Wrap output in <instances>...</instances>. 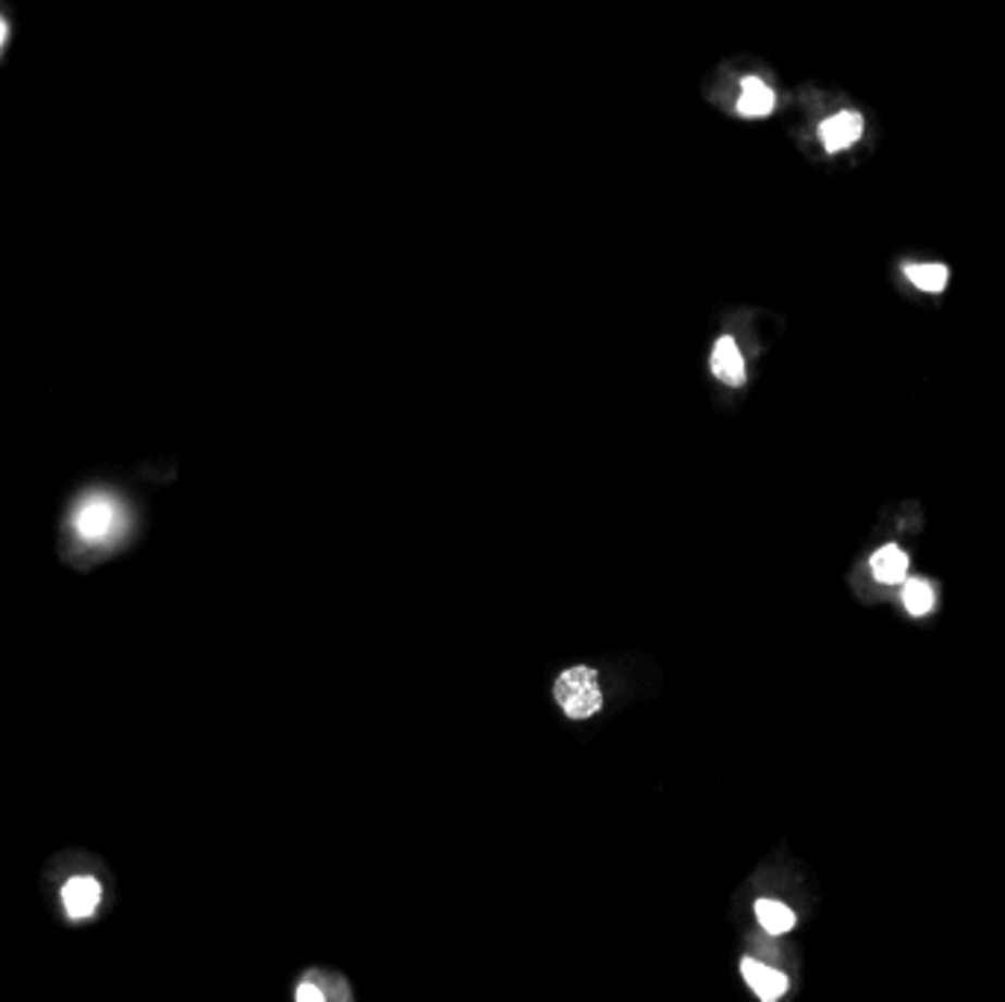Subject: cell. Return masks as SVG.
<instances>
[{
	"instance_id": "1",
	"label": "cell",
	"mask_w": 1005,
	"mask_h": 1002,
	"mask_svg": "<svg viewBox=\"0 0 1005 1002\" xmlns=\"http://www.w3.org/2000/svg\"><path fill=\"white\" fill-rule=\"evenodd\" d=\"M124 509L118 503V497L107 491H91L83 494L71 509V538L77 545L95 550V547H112L124 533Z\"/></svg>"
},
{
	"instance_id": "2",
	"label": "cell",
	"mask_w": 1005,
	"mask_h": 1002,
	"mask_svg": "<svg viewBox=\"0 0 1005 1002\" xmlns=\"http://www.w3.org/2000/svg\"><path fill=\"white\" fill-rule=\"evenodd\" d=\"M553 697H556L559 709L565 711L571 720H588L597 718L603 709V688H600V676L591 668H567L553 685Z\"/></svg>"
},
{
	"instance_id": "3",
	"label": "cell",
	"mask_w": 1005,
	"mask_h": 1002,
	"mask_svg": "<svg viewBox=\"0 0 1005 1002\" xmlns=\"http://www.w3.org/2000/svg\"><path fill=\"white\" fill-rule=\"evenodd\" d=\"M100 882L98 879H91V876H74L69 885L62 888V908H65V915L71 920H88V917H95L100 905Z\"/></svg>"
},
{
	"instance_id": "4",
	"label": "cell",
	"mask_w": 1005,
	"mask_h": 1002,
	"mask_svg": "<svg viewBox=\"0 0 1005 1002\" xmlns=\"http://www.w3.org/2000/svg\"><path fill=\"white\" fill-rule=\"evenodd\" d=\"M861 133H865V118L859 112H838V115L826 118L820 124V142L830 154L853 147L861 138Z\"/></svg>"
},
{
	"instance_id": "5",
	"label": "cell",
	"mask_w": 1005,
	"mask_h": 1002,
	"mask_svg": "<svg viewBox=\"0 0 1005 1002\" xmlns=\"http://www.w3.org/2000/svg\"><path fill=\"white\" fill-rule=\"evenodd\" d=\"M742 976L761 1002H776L788 991V976L780 974L776 967H768V964L756 962V958H744Z\"/></svg>"
},
{
	"instance_id": "6",
	"label": "cell",
	"mask_w": 1005,
	"mask_h": 1002,
	"mask_svg": "<svg viewBox=\"0 0 1005 1002\" xmlns=\"http://www.w3.org/2000/svg\"><path fill=\"white\" fill-rule=\"evenodd\" d=\"M712 370L714 377L723 382V386H733V389H742L744 382H747V368H744V356L738 351V344L730 335H723L718 339L712 351Z\"/></svg>"
},
{
	"instance_id": "7",
	"label": "cell",
	"mask_w": 1005,
	"mask_h": 1002,
	"mask_svg": "<svg viewBox=\"0 0 1005 1002\" xmlns=\"http://www.w3.org/2000/svg\"><path fill=\"white\" fill-rule=\"evenodd\" d=\"M776 107V95L768 83H761L759 77H747L742 83V98H738V112L744 118H764L771 115Z\"/></svg>"
},
{
	"instance_id": "8",
	"label": "cell",
	"mask_w": 1005,
	"mask_h": 1002,
	"mask_svg": "<svg viewBox=\"0 0 1005 1002\" xmlns=\"http://www.w3.org/2000/svg\"><path fill=\"white\" fill-rule=\"evenodd\" d=\"M870 571H873V576H877L879 583L897 585L903 583L908 574V555L903 553L897 545L882 547V550L870 559Z\"/></svg>"
},
{
	"instance_id": "9",
	"label": "cell",
	"mask_w": 1005,
	"mask_h": 1002,
	"mask_svg": "<svg viewBox=\"0 0 1005 1002\" xmlns=\"http://www.w3.org/2000/svg\"><path fill=\"white\" fill-rule=\"evenodd\" d=\"M756 920H759L764 932L771 934H785L797 926L794 912H790L788 905L776 903V900H759L756 903Z\"/></svg>"
},
{
	"instance_id": "10",
	"label": "cell",
	"mask_w": 1005,
	"mask_h": 1002,
	"mask_svg": "<svg viewBox=\"0 0 1005 1002\" xmlns=\"http://www.w3.org/2000/svg\"><path fill=\"white\" fill-rule=\"evenodd\" d=\"M906 277L920 292H944L949 271L944 265H906Z\"/></svg>"
},
{
	"instance_id": "11",
	"label": "cell",
	"mask_w": 1005,
	"mask_h": 1002,
	"mask_svg": "<svg viewBox=\"0 0 1005 1002\" xmlns=\"http://www.w3.org/2000/svg\"><path fill=\"white\" fill-rule=\"evenodd\" d=\"M903 603H906V609L911 614H929L932 612V606H935V588H932V585L929 583H923V579H911V583H906V588H903Z\"/></svg>"
},
{
	"instance_id": "12",
	"label": "cell",
	"mask_w": 1005,
	"mask_h": 1002,
	"mask_svg": "<svg viewBox=\"0 0 1005 1002\" xmlns=\"http://www.w3.org/2000/svg\"><path fill=\"white\" fill-rule=\"evenodd\" d=\"M294 1000H297V1002H327V997H323V991L312 982V979H306V982L297 985V993H294Z\"/></svg>"
},
{
	"instance_id": "13",
	"label": "cell",
	"mask_w": 1005,
	"mask_h": 1002,
	"mask_svg": "<svg viewBox=\"0 0 1005 1002\" xmlns=\"http://www.w3.org/2000/svg\"><path fill=\"white\" fill-rule=\"evenodd\" d=\"M7 39H10V24H7V19L0 15V53H3V48H7Z\"/></svg>"
}]
</instances>
